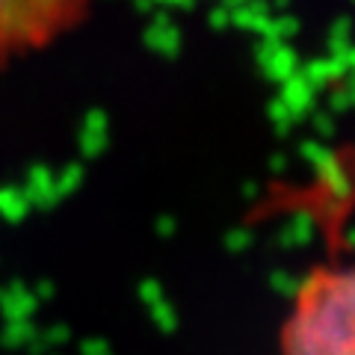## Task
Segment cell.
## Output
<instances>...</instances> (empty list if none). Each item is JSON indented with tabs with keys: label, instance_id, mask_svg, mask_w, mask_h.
Here are the masks:
<instances>
[{
	"label": "cell",
	"instance_id": "cell-1",
	"mask_svg": "<svg viewBox=\"0 0 355 355\" xmlns=\"http://www.w3.org/2000/svg\"><path fill=\"white\" fill-rule=\"evenodd\" d=\"M279 355H355V261L305 272L282 320Z\"/></svg>",
	"mask_w": 355,
	"mask_h": 355
},
{
	"label": "cell",
	"instance_id": "cell-2",
	"mask_svg": "<svg viewBox=\"0 0 355 355\" xmlns=\"http://www.w3.org/2000/svg\"><path fill=\"white\" fill-rule=\"evenodd\" d=\"M98 0H0V71L57 48L80 30Z\"/></svg>",
	"mask_w": 355,
	"mask_h": 355
}]
</instances>
